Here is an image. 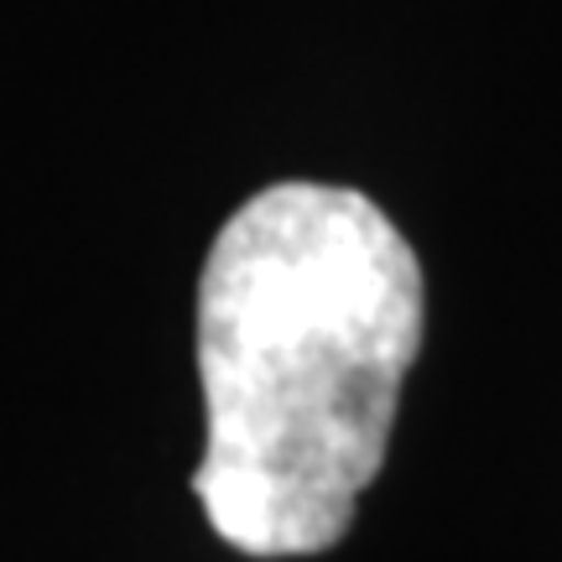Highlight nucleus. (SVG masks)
Instances as JSON below:
<instances>
[{
	"label": "nucleus",
	"mask_w": 562,
	"mask_h": 562,
	"mask_svg": "<svg viewBox=\"0 0 562 562\" xmlns=\"http://www.w3.org/2000/svg\"><path fill=\"white\" fill-rule=\"evenodd\" d=\"M417 349L422 266L385 209L328 182L245 199L199 277L209 526L250 558L328 552L381 474Z\"/></svg>",
	"instance_id": "f257e3e1"
}]
</instances>
